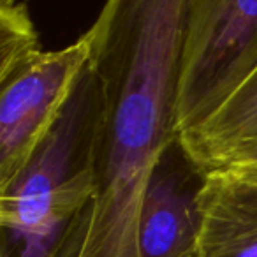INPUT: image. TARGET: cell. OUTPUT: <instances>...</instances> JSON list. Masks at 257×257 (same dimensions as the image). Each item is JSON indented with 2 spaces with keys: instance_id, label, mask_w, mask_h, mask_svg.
Here are the masks:
<instances>
[{
  "instance_id": "1",
  "label": "cell",
  "mask_w": 257,
  "mask_h": 257,
  "mask_svg": "<svg viewBox=\"0 0 257 257\" xmlns=\"http://www.w3.org/2000/svg\"><path fill=\"white\" fill-rule=\"evenodd\" d=\"M190 0H106L88 32L102 86L97 190L50 257H138L145 187L176 138Z\"/></svg>"
},
{
  "instance_id": "2",
  "label": "cell",
  "mask_w": 257,
  "mask_h": 257,
  "mask_svg": "<svg viewBox=\"0 0 257 257\" xmlns=\"http://www.w3.org/2000/svg\"><path fill=\"white\" fill-rule=\"evenodd\" d=\"M102 86L90 60L50 133L0 189L4 234L57 243L97 190Z\"/></svg>"
},
{
  "instance_id": "3",
  "label": "cell",
  "mask_w": 257,
  "mask_h": 257,
  "mask_svg": "<svg viewBox=\"0 0 257 257\" xmlns=\"http://www.w3.org/2000/svg\"><path fill=\"white\" fill-rule=\"evenodd\" d=\"M257 72V0H190L180 136L211 118Z\"/></svg>"
},
{
  "instance_id": "4",
  "label": "cell",
  "mask_w": 257,
  "mask_h": 257,
  "mask_svg": "<svg viewBox=\"0 0 257 257\" xmlns=\"http://www.w3.org/2000/svg\"><path fill=\"white\" fill-rule=\"evenodd\" d=\"M92 53L88 32L0 76V189L18 176L57 121Z\"/></svg>"
},
{
  "instance_id": "5",
  "label": "cell",
  "mask_w": 257,
  "mask_h": 257,
  "mask_svg": "<svg viewBox=\"0 0 257 257\" xmlns=\"http://www.w3.org/2000/svg\"><path fill=\"white\" fill-rule=\"evenodd\" d=\"M206 171L182 138L164 148L145 187L138 257H203L199 246L201 190Z\"/></svg>"
},
{
  "instance_id": "6",
  "label": "cell",
  "mask_w": 257,
  "mask_h": 257,
  "mask_svg": "<svg viewBox=\"0 0 257 257\" xmlns=\"http://www.w3.org/2000/svg\"><path fill=\"white\" fill-rule=\"evenodd\" d=\"M199 201L201 255L257 257V182L211 169Z\"/></svg>"
},
{
  "instance_id": "7",
  "label": "cell",
  "mask_w": 257,
  "mask_h": 257,
  "mask_svg": "<svg viewBox=\"0 0 257 257\" xmlns=\"http://www.w3.org/2000/svg\"><path fill=\"white\" fill-rule=\"evenodd\" d=\"M190 157L204 171L257 143V72L203 125L182 134Z\"/></svg>"
},
{
  "instance_id": "8",
  "label": "cell",
  "mask_w": 257,
  "mask_h": 257,
  "mask_svg": "<svg viewBox=\"0 0 257 257\" xmlns=\"http://www.w3.org/2000/svg\"><path fill=\"white\" fill-rule=\"evenodd\" d=\"M41 51L27 2H0V76Z\"/></svg>"
},
{
  "instance_id": "9",
  "label": "cell",
  "mask_w": 257,
  "mask_h": 257,
  "mask_svg": "<svg viewBox=\"0 0 257 257\" xmlns=\"http://www.w3.org/2000/svg\"><path fill=\"white\" fill-rule=\"evenodd\" d=\"M218 168L229 169V171L236 173V175L243 176L257 182V143L245 147L241 150H238L236 154H232L227 161ZM215 168V169H218Z\"/></svg>"
},
{
  "instance_id": "10",
  "label": "cell",
  "mask_w": 257,
  "mask_h": 257,
  "mask_svg": "<svg viewBox=\"0 0 257 257\" xmlns=\"http://www.w3.org/2000/svg\"><path fill=\"white\" fill-rule=\"evenodd\" d=\"M0 2H27V0H0Z\"/></svg>"
}]
</instances>
